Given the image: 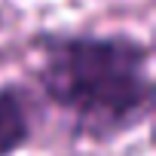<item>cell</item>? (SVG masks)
I'll use <instances>...</instances> for the list:
<instances>
[{
	"instance_id": "6da1fadb",
	"label": "cell",
	"mask_w": 156,
	"mask_h": 156,
	"mask_svg": "<svg viewBox=\"0 0 156 156\" xmlns=\"http://www.w3.org/2000/svg\"><path fill=\"white\" fill-rule=\"evenodd\" d=\"M43 95L76 116V132L110 141L153 107L150 46L126 34L52 37L37 70Z\"/></svg>"
},
{
	"instance_id": "7a4b0ae2",
	"label": "cell",
	"mask_w": 156,
	"mask_h": 156,
	"mask_svg": "<svg viewBox=\"0 0 156 156\" xmlns=\"http://www.w3.org/2000/svg\"><path fill=\"white\" fill-rule=\"evenodd\" d=\"M31 141V113L25 92L0 86V156H12Z\"/></svg>"
}]
</instances>
